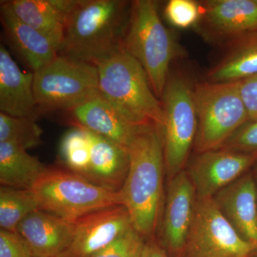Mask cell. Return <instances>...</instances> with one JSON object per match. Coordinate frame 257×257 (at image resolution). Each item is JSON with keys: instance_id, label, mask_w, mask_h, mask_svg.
<instances>
[{"instance_id": "1", "label": "cell", "mask_w": 257, "mask_h": 257, "mask_svg": "<svg viewBox=\"0 0 257 257\" xmlns=\"http://www.w3.org/2000/svg\"><path fill=\"white\" fill-rule=\"evenodd\" d=\"M127 150L130 167L120 192L132 226L144 238L152 239L161 216L165 171L162 128L143 125L132 139Z\"/></svg>"}, {"instance_id": "2", "label": "cell", "mask_w": 257, "mask_h": 257, "mask_svg": "<svg viewBox=\"0 0 257 257\" xmlns=\"http://www.w3.org/2000/svg\"><path fill=\"white\" fill-rule=\"evenodd\" d=\"M131 3L76 0L64 28L60 55L96 65L122 45Z\"/></svg>"}, {"instance_id": "3", "label": "cell", "mask_w": 257, "mask_h": 257, "mask_svg": "<svg viewBox=\"0 0 257 257\" xmlns=\"http://www.w3.org/2000/svg\"><path fill=\"white\" fill-rule=\"evenodd\" d=\"M99 92L135 124L162 126V104L152 91L143 66L123 45L96 64Z\"/></svg>"}, {"instance_id": "4", "label": "cell", "mask_w": 257, "mask_h": 257, "mask_svg": "<svg viewBox=\"0 0 257 257\" xmlns=\"http://www.w3.org/2000/svg\"><path fill=\"white\" fill-rule=\"evenodd\" d=\"M123 47L143 66L154 94L162 99L172 61L182 55L180 47L161 20L156 3H131Z\"/></svg>"}, {"instance_id": "5", "label": "cell", "mask_w": 257, "mask_h": 257, "mask_svg": "<svg viewBox=\"0 0 257 257\" xmlns=\"http://www.w3.org/2000/svg\"><path fill=\"white\" fill-rule=\"evenodd\" d=\"M39 209L68 222L104 208L123 205L121 192L92 183L62 167H47L32 187Z\"/></svg>"}, {"instance_id": "6", "label": "cell", "mask_w": 257, "mask_h": 257, "mask_svg": "<svg viewBox=\"0 0 257 257\" xmlns=\"http://www.w3.org/2000/svg\"><path fill=\"white\" fill-rule=\"evenodd\" d=\"M197 116L198 153L220 149L249 119L236 82L199 83L193 89Z\"/></svg>"}, {"instance_id": "7", "label": "cell", "mask_w": 257, "mask_h": 257, "mask_svg": "<svg viewBox=\"0 0 257 257\" xmlns=\"http://www.w3.org/2000/svg\"><path fill=\"white\" fill-rule=\"evenodd\" d=\"M33 88L39 111H69L99 93L97 67L59 54L34 72Z\"/></svg>"}, {"instance_id": "8", "label": "cell", "mask_w": 257, "mask_h": 257, "mask_svg": "<svg viewBox=\"0 0 257 257\" xmlns=\"http://www.w3.org/2000/svg\"><path fill=\"white\" fill-rule=\"evenodd\" d=\"M161 100L165 172L170 179L184 170L195 142L197 116L193 89L180 76L169 77Z\"/></svg>"}, {"instance_id": "9", "label": "cell", "mask_w": 257, "mask_h": 257, "mask_svg": "<svg viewBox=\"0 0 257 257\" xmlns=\"http://www.w3.org/2000/svg\"><path fill=\"white\" fill-rule=\"evenodd\" d=\"M256 245L243 239L213 198L196 201L192 225L179 257H250Z\"/></svg>"}, {"instance_id": "10", "label": "cell", "mask_w": 257, "mask_h": 257, "mask_svg": "<svg viewBox=\"0 0 257 257\" xmlns=\"http://www.w3.org/2000/svg\"><path fill=\"white\" fill-rule=\"evenodd\" d=\"M197 25L208 41L225 46L257 32V0H207Z\"/></svg>"}, {"instance_id": "11", "label": "cell", "mask_w": 257, "mask_h": 257, "mask_svg": "<svg viewBox=\"0 0 257 257\" xmlns=\"http://www.w3.org/2000/svg\"><path fill=\"white\" fill-rule=\"evenodd\" d=\"M257 162V155L218 149L198 154L187 172L198 199L212 198Z\"/></svg>"}, {"instance_id": "12", "label": "cell", "mask_w": 257, "mask_h": 257, "mask_svg": "<svg viewBox=\"0 0 257 257\" xmlns=\"http://www.w3.org/2000/svg\"><path fill=\"white\" fill-rule=\"evenodd\" d=\"M73 238L59 257H89L113 242L132 226L124 205L104 208L83 216L74 223Z\"/></svg>"}, {"instance_id": "13", "label": "cell", "mask_w": 257, "mask_h": 257, "mask_svg": "<svg viewBox=\"0 0 257 257\" xmlns=\"http://www.w3.org/2000/svg\"><path fill=\"white\" fill-rule=\"evenodd\" d=\"M197 194L186 171L170 179L162 226L164 244L180 256L192 225Z\"/></svg>"}, {"instance_id": "14", "label": "cell", "mask_w": 257, "mask_h": 257, "mask_svg": "<svg viewBox=\"0 0 257 257\" xmlns=\"http://www.w3.org/2000/svg\"><path fill=\"white\" fill-rule=\"evenodd\" d=\"M212 198L239 236L257 246V190L252 173L241 176Z\"/></svg>"}, {"instance_id": "15", "label": "cell", "mask_w": 257, "mask_h": 257, "mask_svg": "<svg viewBox=\"0 0 257 257\" xmlns=\"http://www.w3.org/2000/svg\"><path fill=\"white\" fill-rule=\"evenodd\" d=\"M69 111L75 121L74 125L82 126L126 148L143 126L130 121L99 92Z\"/></svg>"}, {"instance_id": "16", "label": "cell", "mask_w": 257, "mask_h": 257, "mask_svg": "<svg viewBox=\"0 0 257 257\" xmlns=\"http://www.w3.org/2000/svg\"><path fill=\"white\" fill-rule=\"evenodd\" d=\"M74 223L37 209L17 227L16 233L28 243L35 257H59L73 238Z\"/></svg>"}, {"instance_id": "17", "label": "cell", "mask_w": 257, "mask_h": 257, "mask_svg": "<svg viewBox=\"0 0 257 257\" xmlns=\"http://www.w3.org/2000/svg\"><path fill=\"white\" fill-rule=\"evenodd\" d=\"M34 72H24L9 51L0 45V112L37 119L33 88Z\"/></svg>"}, {"instance_id": "18", "label": "cell", "mask_w": 257, "mask_h": 257, "mask_svg": "<svg viewBox=\"0 0 257 257\" xmlns=\"http://www.w3.org/2000/svg\"><path fill=\"white\" fill-rule=\"evenodd\" d=\"M0 14L7 37L32 72L42 68L59 55L58 47L41 32L20 20L8 1L2 2Z\"/></svg>"}, {"instance_id": "19", "label": "cell", "mask_w": 257, "mask_h": 257, "mask_svg": "<svg viewBox=\"0 0 257 257\" xmlns=\"http://www.w3.org/2000/svg\"><path fill=\"white\" fill-rule=\"evenodd\" d=\"M87 131L91 143L87 180L103 188L119 192L130 167L127 148Z\"/></svg>"}, {"instance_id": "20", "label": "cell", "mask_w": 257, "mask_h": 257, "mask_svg": "<svg viewBox=\"0 0 257 257\" xmlns=\"http://www.w3.org/2000/svg\"><path fill=\"white\" fill-rule=\"evenodd\" d=\"M76 0H12L8 1L23 23L41 32L60 52L69 12Z\"/></svg>"}, {"instance_id": "21", "label": "cell", "mask_w": 257, "mask_h": 257, "mask_svg": "<svg viewBox=\"0 0 257 257\" xmlns=\"http://www.w3.org/2000/svg\"><path fill=\"white\" fill-rule=\"evenodd\" d=\"M226 46L224 55L208 73L209 82H236L257 74V32Z\"/></svg>"}, {"instance_id": "22", "label": "cell", "mask_w": 257, "mask_h": 257, "mask_svg": "<svg viewBox=\"0 0 257 257\" xmlns=\"http://www.w3.org/2000/svg\"><path fill=\"white\" fill-rule=\"evenodd\" d=\"M47 168L22 145L9 142L0 143L1 186L31 190Z\"/></svg>"}, {"instance_id": "23", "label": "cell", "mask_w": 257, "mask_h": 257, "mask_svg": "<svg viewBox=\"0 0 257 257\" xmlns=\"http://www.w3.org/2000/svg\"><path fill=\"white\" fill-rule=\"evenodd\" d=\"M90 147V139L87 130L79 125H74L64 134L61 140L59 150L61 167L87 180Z\"/></svg>"}, {"instance_id": "24", "label": "cell", "mask_w": 257, "mask_h": 257, "mask_svg": "<svg viewBox=\"0 0 257 257\" xmlns=\"http://www.w3.org/2000/svg\"><path fill=\"white\" fill-rule=\"evenodd\" d=\"M39 209L31 190L3 187L0 188V227L16 233L18 224L32 211Z\"/></svg>"}, {"instance_id": "25", "label": "cell", "mask_w": 257, "mask_h": 257, "mask_svg": "<svg viewBox=\"0 0 257 257\" xmlns=\"http://www.w3.org/2000/svg\"><path fill=\"white\" fill-rule=\"evenodd\" d=\"M42 133L35 119L0 112V143H17L28 150L41 145Z\"/></svg>"}, {"instance_id": "26", "label": "cell", "mask_w": 257, "mask_h": 257, "mask_svg": "<svg viewBox=\"0 0 257 257\" xmlns=\"http://www.w3.org/2000/svg\"><path fill=\"white\" fill-rule=\"evenodd\" d=\"M146 241L133 227L89 257H140Z\"/></svg>"}, {"instance_id": "27", "label": "cell", "mask_w": 257, "mask_h": 257, "mask_svg": "<svg viewBox=\"0 0 257 257\" xmlns=\"http://www.w3.org/2000/svg\"><path fill=\"white\" fill-rule=\"evenodd\" d=\"M202 15L200 3L193 0H170L165 8V16L176 28L197 26Z\"/></svg>"}, {"instance_id": "28", "label": "cell", "mask_w": 257, "mask_h": 257, "mask_svg": "<svg viewBox=\"0 0 257 257\" xmlns=\"http://www.w3.org/2000/svg\"><path fill=\"white\" fill-rule=\"evenodd\" d=\"M221 148L257 155V119L241 125Z\"/></svg>"}, {"instance_id": "29", "label": "cell", "mask_w": 257, "mask_h": 257, "mask_svg": "<svg viewBox=\"0 0 257 257\" xmlns=\"http://www.w3.org/2000/svg\"><path fill=\"white\" fill-rule=\"evenodd\" d=\"M0 257H35L28 243L18 234L0 230Z\"/></svg>"}, {"instance_id": "30", "label": "cell", "mask_w": 257, "mask_h": 257, "mask_svg": "<svg viewBox=\"0 0 257 257\" xmlns=\"http://www.w3.org/2000/svg\"><path fill=\"white\" fill-rule=\"evenodd\" d=\"M239 89L248 114V120L257 119V74L239 81Z\"/></svg>"}, {"instance_id": "31", "label": "cell", "mask_w": 257, "mask_h": 257, "mask_svg": "<svg viewBox=\"0 0 257 257\" xmlns=\"http://www.w3.org/2000/svg\"><path fill=\"white\" fill-rule=\"evenodd\" d=\"M140 257H170L155 239H150L145 243L143 253Z\"/></svg>"}, {"instance_id": "32", "label": "cell", "mask_w": 257, "mask_h": 257, "mask_svg": "<svg viewBox=\"0 0 257 257\" xmlns=\"http://www.w3.org/2000/svg\"><path fill=\"white\" fill-rule=\"evenodd\" d=\"M253 179H254L255 184H256V190H257V162L255 164L254 170H253V173H252Z\"/></svg>"}]
</instances>
